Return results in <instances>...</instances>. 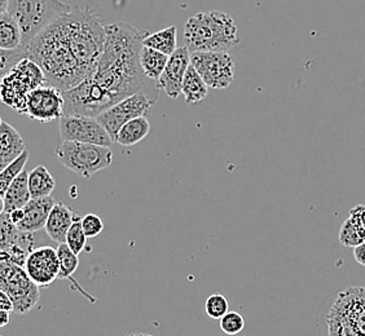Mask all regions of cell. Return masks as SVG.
<instances>
[{"mask_svg":"<svg viewBox=\"0 0 365 336\" xmlns=\"http://www.w3.org/2000/svg\"><path fill=\"white\" fill-rule=\"evenodd\" d=\"M106 42V26L90 8H73L26 47L29 58L42 68L47 84L71 90L96 70Z\"/></svg>","mask_w":365,"mask_h":336,"instance_id":"1","label":"cell"},{"mask_svg":"<svg viewBox=\"0 0 365 336\" xmlns=\"http://www.w3.org/2000/svg\"><path fill=\"white\" fill-rule=\"evenodd\" d=\"M148 36V31L127 22L106 25V42L91 78L115 104L138 92H147L158 101V83L149 79L141 68V49Z\"/></svg>","mask_w":365,"mask_h":336,"instance_id":"2","label":"cell"},{"mask_svg":"<svg viewBox=\"0 0 365 336\" xmlns=\"http://www.w3.org/2000/svg\"><path fill=\"white\" fill-rule=\"evenodd\" d=\"M184 38L190 52H222L240 44L236 22L220 11L192 16L184 25Z\"/></svg>","mask_w":365,"mask_h":336,"instance_id":"3","label":"cell"},{"mask_svg":"<svg viewBox=\"0 0 365 336\" xmlns=\"http://www.w3.org/2000/svg\"><path fill=\"white\" fill-rule=\"evenodd\" d=\"M71 9L63 0H9L8 12L20 23L22 47H28L43 30Z\"/></svg>","mask_w":365,"mask_h":336,"instance_id":"4","label":"cell"},{"mask_svg":"<svg viewBox=\"0 0 365 336\" xmlns=\"http://www.w3.org/2000/svg\"><path fill=\"white\" fill-rule=\"evenodd\" d=\"M47 84V78L38 63L25 57L1 79V100L20 114H26L29 93Z\"/></svg>","mask_w":365,"mask_h":336,"instance_id":"5","label":"cell"},{"mask_svg":"<svg viewBox=\"0 0 365 336\" xmlns=\"http://www.w3.org/2000/svg\"><path fill=\"white\" fill-rule=\"evenodd\" d=\"M56 157L63 167L85 179L110 167L113 163L110 147L76 141H63L56 149Z\"/></svg>","mask_w":365,"mask_h":336,"instance_id":"6","label":"cell"},{"mask_svg":"<svg viewBox=\"0 0 365 336\" xmlns=\"http://www.w3.org/2000/svg\"><path fill=\"white\" fill-rule=\"evenodd\" d=\"M39 288L24 266L0 260V290L14 301L16 313L28 315L36 307L41 299Z\"/></svg>","mask_w":365,"mask_h":336,"instance_id":"7","label":"cell"},{"mask_svg":"<svg viewBox=\"0 0 365 336\" xmlns=\"http://www.w3.org/2000/svg\"><path fill=\"white\" fill-rule=\"evenodd\" d=\"M190 63L209 88L225 90L233 82L236 63L228 51L190 52Z\"/></svg>","mask_w":365,"mask_h":336,"instance_id":"8","label":"cell"},{"mask_svg":"<svg viewBox=\"0 0 365 336\" xmlns=\"http://www.w3.org/2000/svg\"><path fill=\"white\" fill-rule=\"evenodd\" d=\"M155 104V100L150 98L147 92H138L120 100V103L109 107L98 117V120L103 126L106 127V131L115 142L117 135L127 122L145 115Z\"/></svg>","mask_w":365,"mask_h":336,"instance_id":"9","label":"cell"},{"mask_svg":"<svg viewBox=\"0 0 365 336\" xmlns=\"http://www.w3.org/2000/svg\"><path fill=\"white\" fill-rule=\"evenodd\" d=\"M58 131L63 141L95 144L101 147L113 145L112 137L98 118L86 115H63L58 120Z\"/></svg>","mask_w":365,"mask_h":336,"instance_id":"10","label":"cell"},{"mask_svg":"<svg viewBox=\"0 0 365 336\" xmlns=\"http://www.w3.org/2000/svg\"><path fill=\"white\" fill-rule=\"evenodd\" d=\"M26 115L42 123L60 120L63 115V95L61 90L44 84L30 92L26 101Z\"/></svg>","mask_w":365,"mask_h":336,"instance_id":"11","label":"cell"},{"mask_svg":"<svg viewBox=\"0 0 365 336\" xmlns=\"http://www.w3.org/2000/svg\"><path fill=\"white\" fill-rule=\"evenodd\" d=\"M25 269L39 288H48L57 278H60V259L57 248L51 246L34 248L29 255Z\"/></svg>","mask_w":365,"mask_h":336,"instance_id":"12","label":"cell"},{"mask_svg":"<svg viewBox=\"0 0 365 336\" xmlns=\"http://www.w3.org/2000/svg\"><path fill=\"white\" fill-rule=\"evenodd\" d=\"M190 66V51L188 47H180L170 56L166 69L158 80L160 90L169 98H178L182 95V82Z\"/></svg>","mask_w":365,"mask_h":336,"instance_id":"13","label":"cell"},{"mask_svg":"<svg viewBox=\"0 0 365 336\" xmlns=\"http://www.w3.org/2000/svg\"><path fill=\"white\" fill-rule=\"evenodd\" d=\"M331 309L365 335V288H347L336 295Z\"/></svg>","mask_w":365,"mask_h":336,"instance_id":"14","label":"cell"},{"mask_svg":"<svg viewBox=\"0 0 365 336\" xmlns=\"http://www.w3.org/2000/svg\"><path fill=\"white\" fill-rule=\"evenodd\" d=\"M57 202L52 196L31 198L28 204L24 207L25 217L20 224L17 225L20 231L36 233L46 228L49 214Z\"/></svg>","mask_w":365,"mask_h":336,"instance_id":"15","label":"cell"},{"mask_svg":"<svg viewBox=\"0 0 365 336\" xmlns=\"http://www.w3.org/2000/svg\"><path fill=\"white\" fill-rule=\"evenodd\" d=\"M78 214L68 207L66 204L57 202L49 214L48 220L44 231L48 234L49 238L57 243H65L68 231L76 221Z\"/></svg>","mask_w":365,"mask_h":336,"instance_id":"16","label":"cell"},{"mask_svg":"<svg viewBox=\"0 0 365 336\" xmlns=\"http://www.w3.org/2000/svg\"><path fill=\"white\" fill-rule=\"evenodd\" d=\"M25 141L20 132L7 122L0 126V167L6 168L25 152Z\"/></svg>","mask_w":365,"mask_h":336,"instance_id":"17","label":"cell"},{"mask_svg":"<svg viewBox=\"0 0 365 336\" xmlns=\"http://www.w3.org/2000/svg\"><path fill=\"white\" fill-rule=\"evenodd\" d=\"M365 206L358 204L352 207L350 216L347 217L339 229V242L344 247L355 248L365 241V228L361 223V212Z\"/></svg>","mask_w":365,"mask_h":336,"instance_id":"18","label":"cell"},{"mask_svg":"<svg viewBox=\"0 0 365 336\" xmlns=\"http://www.w3.org/2000/svg\"><path fill=\"white\" fill-rule=\"evenodd\" d=\"M31 198L33 196L29 188V172L24 171L14 179L6 191V194L3 196L1 212H11L17 209H24Z\"/></svg>","mask_w":365,"mask_h":336,"instance_id":"19","label":"cell"},{"mask_svg":"<svg viewBox=\"0 0 365 336\" xmlns=\"http://www.w3.org/2000/svg\"><path fill=\"white\" fill-rule=\"evenodd\" d=\"M57 253H58V259H60V278L73 282L74 290H77L78 293L85 295L86 298L91 303H95L96 299L88 293H86L85 288H82L77 280H74V278H73V275L77 272L78 266H79L77 253L73 251L66 243H58Z\"/></svg>","mask_w":365,"mask_h":336,"instance_id":"20","label":"cell"},{"mask_svg":"<svg viewBox=\"0 0 365 336\" xmlns=\"http://www.w3.org/2000/svg\"><path fill=\"white\" fill-rule=\"evenodd\" d=\"M150 131V123L145 115L138 117L135 120L127 122L117 135L115 142L122 147H134L144 140Z\"/></svg>","mask_w":365,"mask_h":336,"instance_id":"21","label":"cell"},{"mask_svg":"<svg viewBox=\"0 0 365 336\" xmlns=\"http://www.w3.org/2000/svg\"><path fill=\"white\" fill-rule=\"evenodd\" d=\"M182 93L185 98V103L190 105L201 103L209 95V85L198 74V71L192 66V63L184 78Z\"/></svg>","mask_w":365,"mask_h":336,"instance_id":"22","label":"cell"},{"mask_svg":"<svg viewBox=\"0 0 365 336\" xmlns=\"http://www.w3.org/2000/svg\"><path fill=\"white\" fill-rule=\"evenodd\" d=\"M22 47V31L20 23L12 14H0V49L14 51Z\"/></svg>","mask_w":365,"mask_h":336,"instance_id":"23","label":"cell"},{"mask_svg":"<svg viewBox=\"0 0 365 336\" xmlns=\"http://www.w3.org/2000/svg\"><path fill=\"white\" fill-rule=\"evenodd\" d=\"M170 56L162 53L157 49L143 47L140 53V63L143 70L149 79L158 83L162 73L166 69V65L169 63Z\"/></svg>","mask_w":365,"mask_h":336,"instance_id":"24","label":"cell"},{"mask_svg":"<svg viewBox=\"0 0 365 336\" xmlns=\"http://www.w3.org/2000/svg\"><path fill=\"white\" fill-rule=\"evenodd\" d=\"M29 188L33 198L49 196L56 188V180L44 166H36L29 172Z\"/></svg>","mask_w":365,"mask_h":336,"instance_id":"25","label":"cell"},{"mask_svg":"<svg viewBox=\"0 0 365 336\" xmlns=\"http://www.w3.org/2000/svg\"><path fill=\"white\" fill-rule=\"evenodd\" d=\"M143 44L149 48L157 49L162 53L171 56L178 49V28L176 26L162 28L155 34H149Z\"/></svg>","mask_w":365,"mask_h":336,"instance_id":"26","label":"cell"},{"mask_svg":"<svg viewBox=\"0 0 365 336\" xmlns=\"http://www.w3.org/2000/svg\"><path fill=\"white\" fill-rule=\"evenodd\" d=\"M327 326L328 336H365L334 309L330 308L327 315Z\"/></svg>","mask_w":365,"mask_h":336,"instance_id":"27","label":"cell"},{"mask_svg":"<svg viewBox=\"0 0 365 336\" xmlns=\"http://www.w3.org/2000/svg\"><path fill=\"white\" fill-rule=\"evenodd\" d=\"M29 157H30V154H29L28 150H25L16 161L9 163L7 167L3 168V171L0 174V196H1V198L6 194V191H7L9 185L12 184L14 179L25 171Z\"/></svg>","mask_w":365,"mask_h":336,"instance_id":"28","label":"cell"},{"mask_svg":"<svg viewBox=\"0 0 365 336\" xmlns=\"http://www.w3.org/2000/svg\"><path fill=\"white\" fill-rule=\"evenodd\" d=\"M87 239L88 238H87L83 226H82V216L78 215L76 221L73 223L71 229L68 231L65 243L69 246L77 255H79L81 252L85 251Z\"/></svg>","mask_w":365,"mask_h":336,"instance_id":"29","label":"cell"},{"mask_svg":"<svg viewBox=\"0 0 365 336\" xmlns=\"http://www.w3.org/2000/svg\"><path fill=\"white\" fill-rule=\"evenodd\" d=\"M205 310L212 320H220L230 312V301L223 295H211L206 299Z\"/></svg>","mask_w":365,"mask_h":336,"instance_id":"30","label":"cell"},{"mask_svg":"<svg viewBox=\"0 0 365 336\" xmlns=\"http://www.w3.org/2000/svg\"><path fill=\"white\" fill-rule=\"evenodd\" d=\"M219 325L225 335H239L245 327V320L237 312L230 310L223 318L219 320Z\"/></svg>","mask_w":365,"mask_h":336,"instance_id":"31","label":"cell"},{"mask_svg":"<svg viewBox=\"0 0 365 336\" xmlns=\"http://www.w3.org/2000/svg\"><path fill=\"white\" fill-rule=\"evenodd\" d=\"M82 226L87 238H95L104 231V221L98 215L87 214L85 216H82Z\"/></svg>","mask_w":365,"mask_h":336,"instance_id":"32","label":"cell"},{"mask_svg":"<svg viewBox=\"0 0 365 336\" xmlns=\"http://www.w3.org/2000/svg\"><path fill=\"white\" fill-rule=\"evenodd\" d=\"M0 310L6 312H14V304L12 299L6 294L4 291L0 290Z\"/></svg>","mask_w":365,"mask_h":336,"instance_id":"33","label":"cell"},{"mask_svg":"<svg viewBox=\"0 0 365 336\" xmlns=\"http://www.w3.org/2000/svg\"><path fill=\"white\" fill-rule=\"evenodd\" d=\"M354 258L358 261L359 264L365 266V241L354 248Z\"/></svg>","mask_w":365,"mask_h":336,"instance_id":"34","label":"cell"},{"mask_svg":"<svg viewBox=\"0 0 365 336\" xmlns=\"http://www.w3.org/2000/svg\"><path fill=\"white\" fill-rule=\"evenodd\" d=\"M8 215H9V219L14 224L19 225L25 217V211H24V209H17V210L8 212Z\"/></svg>","mask_w":365,"mask_h":336,"instance_id":"35","label":"cell"},{"mask_svg":"<svg viewBox=\"0 0 365 336\" xmlns=\"http://www.w3.org/2000/svg\"><path fill=\"white\" fill-rule=\"evenodd\" d=\"M12 312H6V310H0V326L4 327L9 323L12 322V317H11Z\"/></svg>","mask_w":365,"mask_h":336,"instance_id":"36","label":"cell"},{"mask_svg":"<svg viewBox=\"0 0 365 336\" xmlns=\"http://www.w3.org/2000/svg\"><path fill=\"white\" fill-rule=\"evenodd\" d=\"M9 0H0V14H8Z\"/></svg>","mask_w":365,"mask_h":336,"instance_id":"37","label":"cell"},{"mask_svg":"<svg viewBox=\"0 0 365 336\" xmlns=\"http://www.w3.org/2000/svg\"><path fill=\"white\" fill-rule=\"evenodd\" d=\"M361 223H363L365 228V209L363 210V212H361Z\"/></svg>","mask_w":365,"mask_h":336,"instance_id":"38","label":"cell"},{"mask_svg":"<svg viewBox=\"0 0 365 336\" xmlns=\"http://www.w3.org/2000/svg\"><path fill=\"white\" fill-rule=\"evenodd\" d=\"M128 336H152V335H147V334H131V335Z\"/></svg>","mask_w":365,"mask_h":336,"instance_id":"39","label":"cell"}]
</instances>
